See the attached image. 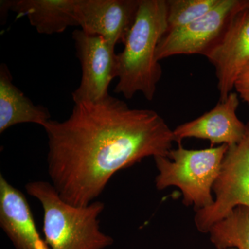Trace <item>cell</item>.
<instances>
[{
  "label": "cell",
  "mask_w": 249,
  "mask_h": 249,
  "mask_svg": "<svg viewBox=\"0 0 249 249\" xmlns=\"http://www.w3.org/2000/svg\"><path fill=\"white\" fill-rule=\"evenodd\" d=\"M240 2L241 0H220L204 17L184 27L167 31L159 42L157 60L178 55H204L222 36Z\"/></svg>",
  "instance_id": "obj_7"
},
{
  "label": "cell",
  "mask_w": 249,
  "mask_h": 249,
  "mask_svg": "<svg viewBox=\"0 0 249 249\" xmlns=\"http://www.w3.org/2000/svg\"><path fill=\"white\" fill-rule=\"evenodd\" d=\"M72 37L82 69L81 80L72 99L75 104L101 101L109 96V85L116 78V46L81 29L75 31Z\"/></svg>",
  "instance_id": "obj_6"
},
{
  "label": "cell",
  "mask_w": 249,
  "mask_h": 249,
  "mask_svg": "<svg viewBox=\"0 0 249 249\" xmlns=\"http://www.w3.org/2000/svg\"><path fill=\"white\" fill-rule=\"evenodd\" d=\"M42 127L51 183L64 201L79 207L95 201L119 170L148 157H168L175 142L157 111L129 107L110 95L77 103L66 120Z\"/></svg>",
  "instance_id": "obj_1"
},
{
  "label": "cell",
  "mask_w": 249,
  "mask_h": 249,
  "mask_svg": "<svg viewBox=\"0 0 249 249\" xmlns=\"http://www.w3.org/2000/svg\"><path fill=\"white\" fill-rule=\"evenodd\" d=\"M140 0H77L78 27L114 45L124 43L133 25Z\"/></svg>",
  "instance_id": "obj_9"
},
{
  "label": "cell",
  "mask_w": 249,
  "mask_h": 249,
  "mask_svg": "<svg viewBox=\"0 0 249 249\" xmlns=\"http://www.w3.org/2000/svg\"><path fill=\"white\" fill-rule=\"evenodd\" d=\"M25 189L43 209L44 239L50 249H104L114 243L112 237L100 229L104 203L73 206L64 201L48 181H31Z\"/></svg>",
  "instance_id": "obj_3"
},
{
  "label": "cell",
  "mask_w": 249,
  "mask_h": 249,
  "mask_svg": "<svg viewBox=\"0 0 249 249\" xmlns=\"http://www.w3.org/2000/svg\"><path fill=\"white\" fill-rule=\"evenodd\" d=\"M211 242L218 249H249V208L238 206L210 229Z\"/></svg>",
  "instance_id": "obj_14"
},
{
  "label": "cell",
  "mask_w": 249,
  "mask_h": 249,
  "mask_svg": "<svg viewBox=\"0 0 249 249\" xmlns=\"http://www.w3.org/2000/svg\"><path fill=\"white\" fill-rule=\"evenodd\" d=\"M244 7L249 9V0H243Z\"/></svg>",
  "instance_id": "obj_17"
},
{
  "label": "cell",
  "mask_w": 249,
  "mask_h": 249,
  "mask_svg": "<svg viewBox=\"0 0 249 249\" xmlns=\"http://www.w3.org/2000/svg\"><path fill=\"white\" fill-rule=\"evenodd\" d=\"M51 119L47 108L37 106L13 83L9 68L0 65V134L20 124H35L43 127Z\"/></svg>",
  "instance_id": "obj_13"
},
{
  "label": "cell",
  "mask_w": 249,
  "mask_h": 249,
  "mask_svg": "<svg viewBox=\"0 0 249 249\" xmlns=\"http://www.w3.org/2000/svg\"><path fill=\"white\" fill-rule=\"evenodd\" d=\"M213 191L215 195L213 204L196 211L195 216L196 229L203 233H208L234 208H249V121L243 140L229 146Z\"/></svg>",
  "instance_id": "obj_5"
},
{
  "label": "cell",
  "mask_w": 249,
  "mask_h": 249,
  "mask_svg": "<svg viewBox=\"0 0 249 249\" xmlns=\"http://www.w3.org/2000/svg\"><path fill=\"white\" fill-rule=\"evenodd\" d=\"M239 105L238 94L232 91L211 110L174 129L175 142L181 145L183 139L196 138L209 140L212 145L240 143L247 133V124L237 117Z\"/></svg>",
  "instance_id": "obj_10"
},
{
  "label": "cell",
  "mask_w": 249,
  "mask_h": 249,
  "mask_svg": "<svg viewBox=\"0 0 249 249\" xmlns=\"http://www.w3.org/2000/svg\"><path fill=\"white\" fill-rule=\"evenodd\" d=\"M229 146L221 145L204 150H187L182 145L170 150L168 157H154L158 175L159 191L176 186L183 194V202L196 211L213 204V188L217 181Z\"/></svg>",
  "instance_id": "obj_4"
},
{
  "label": "cell",
  "mask_w": 249,
  "mask_h": 249,
  "mask_svg": "<svg viewBox=\"0 0 249 249\" xmlns=\"http://www.w3.org/2000/svg\"><path fill=\"white\" fill-rule=\"evenodd\" d=\"M220 0H168V31L184 27L206 16Z\"/></svg>",
  "instance_id": "obj_15"
},
{
  "label": "cell",
  "mask_w": 249,
  "mask_h": 249,
  "mask_svg": "<svg viewBox=\"0 0 249 249\" xmlns=\"http://www.w3.org/2000/svg\"><path fill=\"white\" fill-rule=\"evenodd\" d=\"M234 89L239 97L249 105V63L246 65L236 79Z\"/></svg>",
  "instance_id": "obj_16"
},
{
  "label": "cell",
  "mask_w": 249,
  "mask_h": 249,
  "mask_svg": "<svg viewBox=\"0 0 249 249\" xmlns=\"http://www.w3.org/2000/svg\"><path fill=\"white\" fill-rule=\"evenodd\" d=\"M0 227L16 249H50L36 228L27 198L1 174Z\"/></svg>",
  "instance_id": "obj_11"
},
{
  "label": "cell",
  "mask_w": 249,
  "mask_h": 249,
  "mask_svg": "<svg viewBox=\"0 0 249 249\" xmlns=\"http://www.w3.org/2000/svg\"><path fill=\"white\" fill-rule=\"evenodd\" d=\"M76 2L77 0H9L1 1V9L27 18L39 34L52 35L70 27H78Z\"/></svg>",
  "instance_id": "obj_12"
},
{
  "label": "cell",
  "mask_w": 249,
  "mask_h": 249,
  "mask_svg": "<svg viewBox=\"0 0 249 249\" xmlns=\"http://www.w3.org/2000/svg\"><path fill=\"white\" fill-rule=\"evenodd\" d=\"M235 249V248H229V249Z\"/></svg>",
  "instance_id": "obj_18"
},
{
  "label": "cell",
  "mask_w": 249,
  "mask_h": 249,
  "mask_svg": "<svg viewBox=\"0 0 249 249\" xmlns=\"http://www.w3.org/2000/svg\"><path fill=\"white\" fill-rule=\"evenodd\" d=\"M204 56L213 65L219 101L227 99L239 74L249 63V9L243 0L232 15L219 40Z\"/></svg>",
  "instance_id": "obj_8"
},
{
  "label": "cell",
  "mask_w": 249,
  "mask_h": 249,
  "mask_svg": "<svg viewBox=\"0 0 249 249\" xmlns=\"http://www.w3.org/2000/svg\"><path fill=\"white\" fill-rule=\"evenodd\" d=\"M166 0H140L133 25L117 53L118 83L114 92L127 99L140 92L147 101L155 98L162 68L156 58L160 39L168 31Z\"/></svg>",
  "instance_id": "obj_2"
}]
</instances>
